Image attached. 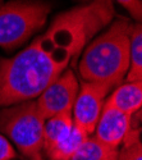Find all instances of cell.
Instances as JSON below:
<instances>
[{
    "label": "cell",
    "mask_w": 142,
    "mask_h": 160,
    "mask_svg": "<svg viewBox=\"0 0 142 160\" xmlns=\"http://www.w3.org/2000/svg\"><path fill=\"white\" fill-rule=\"evenodd\" d=\"M119 148L117 160H142V141L140 128L131 127Z\"/></svg>",
    "instance_id": "obj_13"
},
{
    "label": "cell",
    "mask_w": 142,
    "mask_h": 160,
    "mask_svg": "<svg viewBox=\"0 0 142 160\" xmlns=\"http://www.w3.org/2000/svg\"><path fill=\"white\" fill-rule=\"evenodd\" d=\"M44 124L36 100L0 108V133L28 160H44Z\"/></svg>",
    "instance_id": "obj_3"
},
{
    "label": "cell",
    "mask_w": 142,
    "mask_h": 160,
    "mask_svg": "<svg viewBox=\"0 0 142 160\" xmlns=\"http://www.w3.org/2000/svg\"><path fill=\"white\" fill-rule=\"evenodd\" d=\"M80 90V83L73 71H64L35 100L42 118L49 119L64 110L73 108Z\"/></svg>",
    "instance_id": "obj_6"
},
{
    "label": "cell",
    "mask_w": 142,
    "mask_h": 160,
    "mask_svg": "<svg viewBox=\"0 0 142 160\" xmlns=\"http://www.w3.org/2000/svg\"><path fill=\"white\" fill-rule=\"evenodd\" d=\"M87 137L88 135H86V132H83L80 127H77L73 123V128L69 132V135L66 138H63L59 143H56L54 148L47 150L45 155L50 160H67L81 148Z\"/></svg>",
    "instance_id": "obj_12"
},
{
    "label": "cell",
    "mask_w": 142,
    "mask_h": 160,
    "mask_svg": "<svg viewBox=\"0 0 142 160\" xmlns=\"http://www.w3.org/2000/svg\"><path fill=\"white\" fill-rule=\"evenodd\" d=\"M17 158V151L13 148L9 140L0 133V160H14Z\"/></svg>",
    "instance_id": "obj_14"
},
{
    "label": "cell",
    "mask_w": 142,
    "mask_h": 160,
    "mask_svg": "<svg viewBox=\"0 0 142 160\" xmlns=\"http://www.w3.org/2000/svg\"><path fill=\"white\" fill-rule=\"evenodd\" d=\"M132 127V117L110 105L102 108L100 118L96 123L94 137L111 149H119L128 131Z\"/></svg>",
    "instance_id": "obj_7"
},
{
    "label": "cell",
    "mask_w": 142,
    "mask_h": 160,
    "mask_svg": "<svg viewBox=\"0 0 142 160\" xmlns=\"http://www.w3.org/2000/svg\"><path fill=\"white\" fill-rule=\"evenodd\" d=\"M117 149H111L96 137L88 136L81 148L67 160H117Z\"/></svg>",
    "instance_id": "obj_11"
},
{
    "label": "cell",
    "mask_w": 142,
    "mask_h": 160,
    "mask_svg": "<svg viewBox=\"0 0 142 160\" xmlns=\"http://www.w3.org/2000/svg\"><path fill=\"white\" fill-rule=\"evenodd\" d=\"M113 88L105 83L82 81L74 100L72 115L73 123L86 135L92 136L96 123L105 104V99Z\"/></svg>",
    "instance_id": "obj_5"
},
{
    "label": "cell",
    "mask_w": 142,
    "mask_h": 160,
    "mask_svg": "<svg viewBox=\"0 0 142 160\" xmlns=\"http://www.w3.org/2000/svg\"><path fill=\"white\" fill-rule=\"evenodd\" d=\"M51 10L41 0H12L0 3V48L12 51L40 31Z\"/></svg>",
    "instance_id": "obj_4"
},
{
    "label": "cell",
    "mask_w": 142,
    "mask_h": 160,
    "mask_svg": "<svg viewBox=\"0 0 142 160\" xmlns=\"http://www.w3.org/2000/svg\"><path fill=\"white\" fill-rule=\"evenodd\" d=\"M73 128L72 109L64 110L45 121L44 124V154L66 138Z\"/></svg>",
    "instance_id": "obj_9"
},
{
    "label": "cell",
    "mask_w": 142,
    "mask_h": 160,
    "mask_svg": "<svg viewBox=\"0 0 142 160\" xmlns=\"http://www.w3.org/2000/svg\"><path fill=\"white\" fill-rule=\"evenodd\" d=\"M117 2L130 12L132 18H135L138 22L141 21V17H142V3H141V0H117Z\"/></svg>",
    "instance_id": "obj_15"
},
{
    "label": "cell",
    "mask_w": 142,
    "mask_h": 160,
    "mask_svg": "<svg viewBox=\"0 0 142 160\" xmlns=\"http://www.w3.org/2000/svg\"><path fill=\"white\" fill-rule=\"evenodd\" d=\"M111 0L94 2L58 14L49 28L8 59H0V108L35 100L113 21Z\"/></svg>",
    "instance_id": "obj_1"
},
{
    "label": "cell",
    "mask_w": 142,
    "mask_h": 160,
    "mask_svg": "<svg viewBox=\"0 0 142 160\" xmlns=\"http://www.w3.org/2000/svg\"><path fill=\"white\" fill-rule=\"evenodd\" d=\"M105 105H110L131 117L140 113L142 105V81L122 82L105 99Z\"/></svg>",
    "instance_id": "obj_8"
},
{
    "label": "cell",
    "mask_w": 142,
    "mask_h": 160,
    "mask_svg": "<svg viewBox=\"0 0 142 160\" xmlns=\"http://www.w3.org/2000/svg\"><path fill=\"white\" fill-rule=\"evenodd\" d=\"M125 82L142 81V28L141 23L131 24L130 30V67Z\"/></svg>",
    "instance_id": "obj_10"
},
{
    "label": "cell",
    "mask_w": 142,
    "mask_h": 160,
    "mask_svg": "<svg viewBox=\"0 0 142 160\" xmlns=\"http://www.w3.org/2000/svg\"><path fill=\"white\" fill-rule=\"evenodd\" d=\"M2 2H3V0H0V3H2Z\"/></svg>",
    "instance_id": "obj_16"
},
{
    "label": "cell",
    "mask_w": 142,
    "mask_h": 160,
    "mask_svg": "<svg viewBox=\"0 0 142 160\" xmlns=\"http://www.w3.org/2000/svg\"><path fill=\"white\" fill-rule=\"evenodd\" d=\"M130 30L127 19H117L86 45L78 64L82 81L105 83L111 88L123 82L130 67Z\"/></svg>",
    "instance_id": "obj_2"
}]
</instances>
